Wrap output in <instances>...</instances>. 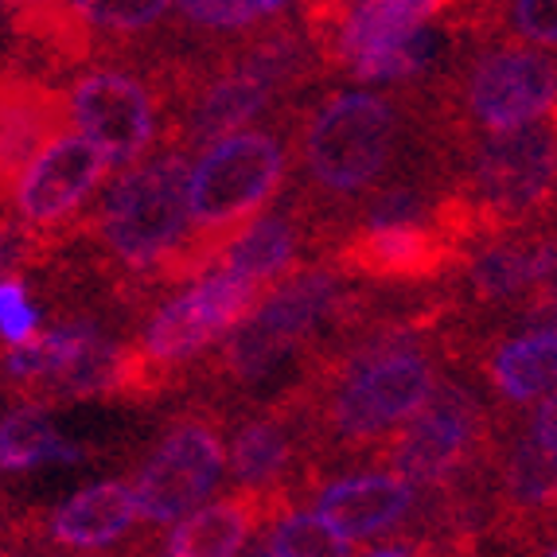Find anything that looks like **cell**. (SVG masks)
I'll list each match as a JSON object with an SVG mask.
<instances>
[{
	"instance_id": "obj_1",
	"label": "cell",
	"mask_w": 557,
	"mask_h": 557,
	"mask_svg": "<svg viewBox=\"0 0 557 557\" xmlns=\"http://www.w3.org/2000/svg\"><path fill=\"white\" fill-rule=\"evenodd\" d=\"M425 327L429 320L386 324L351 344L324 382H312L320 386V409L305 406L300 413L317 418L320 433L339 448L391 437L437 391V362L421 347Z\"/></svg>"
},
{
	"instance_id": "obj_2",
	"label": "cell",
	"mask_w": 557,
	"mask_h": 557,
	"mask_svg": "<svg viewBox=\"0 0 557 557\" xmlns=\"http://www.w3.org/2000/svg\"><path fill=\"white\" fill-rule=\"evenodd\" d=\"M288 172V140L277 129L246 125L211 140L187 176L191 234L176 253L168 281L203 277L219 265L226 242L238 238L281 191Z\"/></svg>"
},
{
	"instance_id": "obj_3",
	"label": "cell",
	"mask_w": 557,
	"mask_h": 557,
	"mask_svg": "<svg viewBox=\"0 0 557 557\" xmlns=\"http://www.w3.org/2000/svg\"><path fill=\"white\" fill-rule=\"evenodd\" d=\"M401 140L394 98L374 90H339L300 125V168L320 203L344 207L391 176Z\"/></svg>"
},
{
	"instance_id": "obj_4",
	"label": "cell",
	"mask_w": 557,
	"mask_h": 557,
	"mask_svg": "<svg viewBox=\"0 0 557 557\" xmlns=\"http://www.w3.org/2000/svg\"><path fill=\"white\" fill-rule=\"evenodd\" d=\"M187 176H191V160L184 145H176L149 160L140 157L113 180L94 223H98L102 250L121 270L168 281L172 261L191 234Z\"/></svg>"
},
{
	"instance_id": "obj_5",
	"label": "cell",
	"mask_w": 557,
	"mask_h": 557,
	"mask_svg": "<svg viewBox=\"0 0 557 557\" xmlns=\"http://www.w3.org/2000/svg\"><path fill=\"white\" fill-rule=\"evenodd\" d=\"M317 47L293 28L261 32L238 55L223 59L184 94V149H207L211 140L238 133L273 110L281 94H293L317 75Z\"/></svg>"
},
{
	"instance_id": "obj_6",
	"label": "cell",
	"mask_w": 557,
	"mask_h": 557,
	"mask_svg": "<svg viewBox=\"0 0 557 557\" xmlns=\"http://www.w3.org/2000/svg\"><path fill=\"white\" fill-rule=\"evenodd\" d=\"M351 308L355 297L344 285V273H293L258 300L250 317L223 335L211 371L226 386H258L277 367H285V359H293L308 339H317L320 327L355 320Z\"/></svg>"
},
{
	"instance_id": "obj_7",
	"label": "cell",
	"mask_w": 557,
	"mask_h": 557,
	"mask_svg": "<svg viewBox=\"0 0 557 557\" xmlns=\"http://www.w3.org/2000/svg\"><path fill=\"white\" fill-rule=\"evenodd\" d=\"M492 234L522 231L557 199V137L534 117L511 129L475 133L456 187Z\"/></svg>"
},
{
	"instance_id": "obj_8",
	"label": "cell",
	"mask_w": 557,
	"mask_h": 557,
	"mask_svg": "<svg viewBox=\"0 0 557 557\" xmlns=\"http://www.w3.org/2000/svg\"><path fill=\"white\" fill-rule=\"evenodd\" d=\"M492 448V425L472 391L456 382H437L429 401L409 413L398 433L386 437L382 456L391 472L418 492H441L460 483Z\"/></svg>"
},
{
	"instance_id": "obj_9",
	"label": "cell",
	"mask_w": 557,
	"mask_h": 557,
	"mask_svg": "<svg viewBox=\"0 0 557 557\" xmlns=\"http://www.w3.org/2000/svg\"><path fill=\"white\" fill-rule=\"evenodd\" d=\"M557 98V63L539 47H487L460 71L445 102L456 137L511 129L522 121L546 117Z\"/></svg>"
},
{
	"instance_id": "obj_10",
	"label": "cell",
	"mask_w": 557,
	"mask_h": 557,
	"mask_svg": "<svg viewBox=\"0 0 557 557\" xmlns=\"http://www.w3.org/2000/svg\"><path fill=\"white\" fill-rule=\"evenodd\" d=\"M265 293L270 288H261L246 273L231 270V265H214L187 293L164 300L152 312V320L145 324L140 351L152 367L172 374L176 367L203 355L214 339H223L234 324H242Z\"/></svg>"
},
{
	"instance_id": "obj_11",
	"label": "cell",
	"mask_w": 557,
	"mask_h": 557,
	"mask_svg": "<svg viewBox=\"0 0 557 557\" xmlns=\"http://www.w3.org/2000/svg\"><path fill=\"white\" fill-rule=\"evenodd\" d=\"M226 468V448L219 425L207 418H187L164 433L157 453L137 472L133 495L137 515L149 527H168L219 487Z\"/></svg>"
},
{
	"instance_id": "obj_12",
	"label": "cell",
	"mask_w": 557,
	"mask_h": 557,
	"mask_svg": "<svg viewBox=\"0 0 557 557\" xmlns=\"http://www.w3.org/2000/svg\"><path fill=\"white\" fill-rule=\"evenodd\" d=\"M66 106H71V121L83 129V137L102 149L110 168L137 164L157 145V94L129 71L98 66L71 86Z\"/></svg>"
},
{
	"instance_id": "obj_13",
	"label": "cell",
	"mask_w": 557,
	"mask_h": 557,
	"mask_svg": "<svg viewBox=\"0 0 557 557\" xmlns=\"http://www.w3.org/2000/svg\"><path fill=\"white\" fill-rule=\"evenodd\" d=\"M106 168L110 160L90 137L59 129L55 137L39 145V152L20 168L16 184H12L20 223L28 231H51V226L66 223L98 191Z\"/></svg>"
},
{
	"instance_id": "obj_14",
	"label": "cell",
	"mask_w": 557,
	"mask_h": 557,
	"mask_svg": "<svg viewBox=\"0 0 557 557\" xmlns=\"http://www.w3.org/2000/svg\"><path fill=\"white\" fill-rule=\"evenodd\" d=\"M418 511V487L398 472H359L320 487L317 515L347 539L359 554V542L382 539L401 530V522Z\"/></svg>"
},
{
	"instance_id": "obj_15",
	"label": "cell",
	"mask_w": 557,
	"mask_h": 557,
	"mask_svg": "<svg viewBox=\"0 0 557 557\" xmlns=\"http://www.w3.org/2000/svg\"><path fill=\"white\" fill-rule=\"evenodd\" d=\"M288 507V495L270 492H242L226 499L199 503L187 515H180L176 527L168 530V557H231L261 539L265 527Z\"/></svg>"
},
{
	"instance_id": "obj_16",
	"label": "cell",
	"mask_w": 557,
	"mask_h": 557,
	"mask_svg": "<svg viewBox=\"0 0 557 557\" xmlns=\"http://www.w3.org/2000/svg\"><path fill=\"white\" fill-rule=\"evenodd\" d=\"M557 273V242L546 234L503 231L472 246L465 258V285L475 305H499L546 285Z\"/></svg>"
},
{
	"instance_id": "obj_17",
	"label": "cell",
	"mask_w": 557,
	"mask_h": 557,
	"mask_svg": "<svg viewBox=\"0 0 557 557\" xmlns=\"http://www.w3.org/2000/svg\"><path fill=\"white\" fill-rule=\"evenodd\" d=\"M140 522L137 515V495L129 483L106 480L90 483L71 499L55 507V515L47 519V534L55 546L66 549H106L121 542L133 527Z\"/></svg>"
},
{
	"instance_id": "obj_18",
	"label": "cell",
	"mask_w": 557,
	"mask_h": 557,
	"mask_svg": "<svg viewBox=\"0 0 557 557\" xmlns=\"http://www.w3.org/2000/svg\"><path fill=\"white\" fill-rule=\"evenodd\" d=\"M297 413H273L253 418L234 433L231 441V475L242 492L288 495V480L300 465Z\"/></svg>"
},
{
	"instance_id": "obj_19",
	"label": "cell",
	"mask_w": 557,
	"mask_h": 557,
	"mask_svg": "<svg viewBox=\"0 0 557 557\" xmlns=\"http://www.w3.org/2000/svg\"><path fill=\"white\" fill-rule=\"evenodd\" d=\"M460 4L465 0H362L359 9H351L339 20L335 36L320 47V63L347 71V63L359 59L362 51H371L374 44L406 36V32L421 28L429 20L456 12Z\"/></svg>"
},
{
	"instance_id": "obj_20",
	"label": "cell",
	"mask_w": 557,
	"mask_h": 557,
	"mask_svg": "<svg viewBox=\"0 0 557 557\" xmlns=\"http://www.w3.org/2000/svg\"><path fill=\"white\" fill-rule=\"evenodd\" d=\"M300 250H305V226L297 214L277 211L265 219L258 214L238 238L226 242L219 265L246 273L261 288H273L300 270Z\"/></svg>"
},
{
	"instance_id": "obj_21",
	"label": "cell",
	"mask_w": 557,
	"mask_h": 557,
	"mask_svg": "<svg viewBox=\"0 0 557 557\" xmlns=\"http://www.w3.org/2000/svg\"><path fill=\"white\" fill-rule=\"evenodd\" d=\"M492 386L503 401L527 406L557 391V327H527L492 351Z\"/></svg>"
},
{
	"instance_id": "obj_22",
	"label": "cell",
	"mask_w": 557,
	"mask_h": 557,
	"mask_svg": "<svg viewBox=\"0 0 557 557\" xmlns=\"http://www.w3.org/2000/svg\"><path fill=\"white\" fill-rule=\"evenodd\" d=\"M499 499L522 527L557 519V460L539 441L519 437L499 460Z\"/></svg>"
},
{
	"instance_id": "obj_23",
	"label": "cell",
	"mask_w": 557,
	"mask_h": 557,
	"mask_svg": "<svg viewBox=\"0 0 557 557\" xmlns=\"http://www.w3.org/2000/svg\"><path fill=\"white\" fill-rule=\"evenodd\" d=\"M83 448L63 437L44 406H20L0 418V472L20 475L47 465H75Z\"/></svg>"
},
{
	"instance_id": "obj_24",
	"label": "cell",
	"mask_w": 557,
	"mask_h": 557,
	"mask_svg": "<svg viewBox=\"0 0 557 557\" xmlns=\"http://www.w3.org/2000/svg\"><path fill=\"white\" fill-rule=\"evenodd\" d=\"M441 44H445V36L437 28L421 24V28L406 32V36L386 39V44H374L371 51H362L359 59L347 63L344 75H351L355 83H406V78L425 75L429 66L437 63Z\"/></svg>"
},
{
	"instance_id": "obj_25",
	"label": "cell",
	"mask_w": 557,
	"mask_h": 557,
	"mask_svg": "<svg viewBox=\"0 0 557 557\" xmlns=\"http://www.w3.org/2000/svg\"><path fill=\"white\" fill-rule=\"evenodd\" d=\"M258 554L273 557H344L355 554V546L347 539H339L317 511H281L277 519L265 527L261 534Z\"/></svg>"
},
{
	"instance_id": "obj_26",
	"label": "cell",
	"mask_w": 557,
	"mask_h": 557,
	"mask_svg": "<svg viewBox=\"0 0 557 557\" xmlns=\"http://www.w3.org/2000/svg\"><path fill=\"white\" fill-rule=\"evenodd\" d=\"M503 24L519 44L557 51V0H487L480 28Z\"/></svg>"
},
{
	"instance_id": "obj_27",
	"label": "cell",
	"mask_w": 557,
	"mask_h": 557,
	"mask_svg": "<svg viewBox=\"0 0 557 557\" xmlns=\"http://www.w3.org/2000/svg\"><path fill=\"white\" fill-rule=\"evenodd\" d=\"M66 9L86 32H110V36H133L149 32L164 20L172 0H66Z\"/></svg>"
},
{
	"instance_id": "obj_28",
	"label": "cell",
	"mask_w": 557,
	"mask_h": 557,
	"mask_svg": "<svg viewBox=\"0 0 557 557\" xmlns=\"http://www.w3.org/2000/svg\"><path fill=\"white\" fill-rule=\"evenodd\" d=\"M180 16L203 32H246L277 20L288 0H176Z\"/></svg>"
},
{
	"instance_id": "obj_29",
	"label": "cell",
	"mask_w": 557,
	"mask_h": 557,
	"mask_svg": "<svg viewBox=\"0 0 557 557\" xmlns=\"http://www.w3.org/2000/svg\"><path fill=\"white\" fill-rule=\"evenodd\" d=\"M39 332V308L32 305L28 288L16 273H4L0 277V344L20 347L36 339Z\"/></svg>"
},
{
	"instance_id": "obj_30",
	"label": "cell",
	"mask_w": 557,
	"mask_h": 557,
	"mask_svg": "<svg viewBox=\"0 0 557 557\" xmlns=\"http://www.w3.org/2000/svg\"><path fill=\"white\" fill-rule=\"evenodd\" d=\"M28 258H32L28 226H0V277L16 273Z\"/></svg>"
},
{
	"instance_id": "obj_31",
	"label": "cell",
	"mask_w": 557,
	"mask_h": 557,
	"mask_svg": "<svg viewBox=\"0 0 557 557\" xmlns=\"http://www.w3.org/2000/svg\"><path fill=\"white\" fill-rule=\"evenodd\" d=\"M522 317H527L530 327H557V273L546 281V285H539L534 293H530Z\"/></svg>"
},
{
	"instance_id": "obj_32",
	"label": "cell",
	"mask_w": 557,
	"mask_h": 557,
	"mask_svg": "<svg viewBox=\"0 0 557 557\" xmlns=\"http://www.w3.org/2000/svg\"><path fill=\"white\" fill-rule=\"evenodd\" d=\"M527 433L539 441L549 456H557V391H549L546 398H542V406L534 409V421H530Z\"/></svg>"
},
{
	"instance_id": "obj_33",
	"label": "cell",
	"mask_w": 557,
	"mask_h": 557,
	"mask_svg": "<svg viewBox=\"0 0 557 557\" xmlns=\"http://www.w3.org/2000/svg\"><path fill=\"white\" fill-rule=\"evenodd\" d=\"M546 121H549V129H554V137H557V98H554V106L546 110Z\"/></svg>"
},
{
	"instance_id": "obj_34",
	"label": "cell",
	"mask_w": 557,
	"mask_h": 557,
	"mask_svg": "<svg viewBox=\"0 0 557 557\" xmlns=\"http://www.w3.org/2000/svg\"><path fill=\"white\" fill-rule=\"evenodd\" d=\"M554 460H557V456H554Z\"/></svg>"
}]
</instances>
